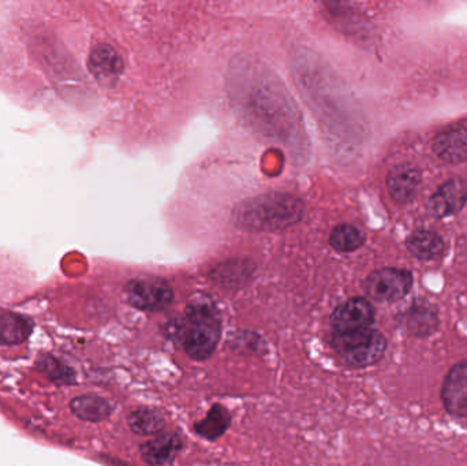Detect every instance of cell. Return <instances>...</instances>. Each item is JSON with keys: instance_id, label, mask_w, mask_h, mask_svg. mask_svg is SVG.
<instances>
[{"instance_id": "cell-1", "label": "cell", "mask_w": 467, "mask_h": 466, "mask_svg": "<svg viewBox=\"0 0 467 466\" xmlns=\"http://www.w3.org/2000/svg\"><path fill=\"white\" fill-rule=\"evenodd\" d=\"M167 336L180 342L183 352L194 361H205L216 352L222 338V319L211 301H192L185 316L167 326Z\"/></svg>"}, {"instance_id": "cell-2", "label": "cell", "mask_w": 467, "mask_h": 466, "mask_svg": "<svg viewBox=\"0 0 467 466\" xmlns=\"http://www.w3.org/2000/svg\"><path fill=\"white\" fill-rule=\"evenodd\" d=\"M304 205L287 194H269L244 202L236 208L234 219L242 227L255 230H276L293 226L301 221Z\"/></svg>"}, {"instance_id": "cell-3", "label": "cell", "mask_w": 467, "mask_h": 466, "mask_svg": "<svg viewBox=\"0 0 467 466\" xmlns=\"http://www.w3.org/2000/svg\"><path fill=\"white\" fill-rule=\"evenodd\" d=\"M332 347L346 366L351 368H367L383 360L386 355V337L375 328H365L348 334H334Z\"/></svg>"}, {"instance_id": "cell-4", "label": "cell", "mask_w": 467, "mask_h": 466, "mask_svg": "<svg viewBox=\"0 0 467 466\" xmlns=\"http://www.w3.org/2000/svg\"><path fill=\"white\" fill-rule=\"evenodd\" d=\"M413 287V275L398 268L373 271L364 281V292L378 303H395L402 300Z\"/></svg>"}, {"instance_id": "cell-5", "label": "cell", "mask_w": 467, "mask_h": 466, "mask_svg": "<svg viewBox=\"0 0 467 466\" xmlns=\"http://www.w3.org/2000/svg\"><path fill=\"white\" fill-rule=\"evenodd\" d=\"M125 297L133 308L159 312L171 305L174 292L163 279L140 278L126 285Z\"/></svg>"}, {"instance_id": "cell-6", "label": "cell", "mask_w": 467, "mask_h": 466, "mask_svg": "<svg viewBox=\"0 0 467 466\" xmlns=\"http://www.w3.org/2000/svg\"><path fill=\"white\" fill-rule=\"evenodd\" d=\"M441 399L450 416L467 420V358L458 361L447 372L441 385Z\"/></svg>"}, {"instance_id": "cell-7", "label": "cell", "mask_w": 467, "mask_h": 466, "mask_svg": "<svg viewBox=\"0 0 467 466\" xmlns=\"http://www.w3.org/2000/svg\"><path fill=\"white\" fill-rule=\"evenodd\" d=\"M375 308L367 298L356 297L337 306L331 315L335 334L354 333L372 327Z\"/></svg>"}, {"instance_id": "cell-8", "label": "cell", "mask_w": 467, "mask_h": 466, "mask_svg": "<svg viewBox=\"0 0 467 466\" xmlns=\"http://www.w3.org/2000/svg\"><path fill=\"white\" fill-rule=\"evenodd\" d=\"M467 202V185L460 178L447 181L428 202V211L435 218H446L462 210Z\"/></svg>"}, {"instance_id": "cell-9", "label": "cell", "mask_w": 467, "mask_h": 466, "mask_svg": "<svg viewBox=\"0 0 467 466\" xmlns=\"http://www.w3.org/2000/svg\"><path fill=\"white\" fill-rule=\"evenodd\" d=\"M183 448V440L178 432H163L142 443L140 448L142 461L150 466L172 464Z\"/></svg>"}, {"instance_id": "cell-10", "label": "cell", "mask_w": 467, "mask_h": 466, "mask_svg": "<svg viewBox=\"0 0 467 466\" xmlns=\"http://www.w3.org/2000/svg\"><path fill=\"white\" fill-rule=\"evenodd\" d=\"M421 185V172L410 163L400 164L389 171L387 188L392 199L398 202H409Z\"/></svg>"}, {"instance_id": "cell-11", "label": "cell", "mask_w": 467, "mask_h": 466, "mask_svg": "<svg viewBox=\"0 0 467 466\" xmlns=\"http://www.w3.org/2000/svg\"><path fill=\"white\" fill-rule=\"evenodd\" d=\"M405 327L409 336L416 338L433 336L439 328L438 309L427 301L413 304L406 315Z\"/></svg>"}, {"instance_id": "cell-12", "label": "cell", "mask_w": 467, "mask_h": 466, "mask_svg": "<svg viewBox=\"0 0 467 466\" xmlns=\"http://www.w3.org/2000/svg\"><path fill=\"white\" fill-rule=\"evenodd\" d=\"M433 150L441 161L461 163L467 161V128L451 129L439 134Z\"/></svg>"}, {"instance_id": "cell-13", "label": "cell", "mask_w": 467, "mask_h": 466, "mask_svg": "<svg viewBox=\"0 0 467 466\" xmlns=\"http://www.w3.org/2000/svg\"><path fill=\"white\" fill-rule=\"evenodd\" d=\"M70 409L81 420L101 423L111 416L112 405L103 397L85 394L71 399Z\"/></svg>"}, {"instance_id": "cell-14", "label": "cell", "mask_w": 467, "mask_h": 466, "mask_svg": "<svg viewBox=\"0 0 467 466\" xmlns=\"http://www.w3.org/2000/svg\"><path fill=\"white\" fill-rule=\"evenodd\" d=\"M128 424L134 434L141 437H158L166 429V419L155 408L142 407L128 416Z\"/></svg>"}, {"instance_id": "cell-15", "label": "cell", "mask_w": 467, "mask_h": 466, "mask_svg": "<svg viewBox=\"0 0 467 466\" xmlns=\"http://www.w3.org/2000/svg\"><path fill=\"white\" fill-rule=\"evenodd\" d=\"M230 426H232V413L223 405L216 404L208 410L207 416L202 420L194 424V431L204 440L213 442L223 437Z\"/></svg>"}, {"instance_id": "cell-16", "label": "cell", "mask_w": 467, "mask_h": 466, "mask_svg": "<svg viewBox=\"0 0 467 466\" xmlns=\"http://www.w3.org/2000/svg\"><path fill=\"white\" fill-rule=\"evenodd\" d=\"M32 323L21 315L0 312V347L22 344L32 334Z\"/></svg>"}, {"instance_id": "cell-17", "label": "cell", "mask_w": 467, "mask_h": 466, "mask_svg": "<svg viewBox=\"0 0 467 466\" xmlns=\"http://www.w3.org/2000/svg\"><path fill=\"white\" fill-rule=\"evenodd\" d=\"M89 68L99 78H112L122 70V60L112 47L100 44L90 52Z\"/></svg>"}, {"instance_id": "cell-18", "label": "cell", "mask_w": 467, "mask_h": 466, "mask_svg": "<svg viewBox=\"0 0 467 466\" xmlns=\"http://www.w3.org/2000/svg\"><path fill=\"white\" fill-rule=\"evenodd\" d=\"M408 249L420 260H433L444 251V241L441 235L430 230H419L408 240Z\"/></svg>"}, {"instance_id": "cell-19", "label": "cell", "mask_w": 467, "mask_h": 466, "mask_svg": "<svg viewBox=\"0 0 467 466\" xmlns=\"http://www.w3.org/2000/svg\"><path fill=\"white\" fill-rule=\"evenodd\" d=\"M332 248L337 252H354L365 243V234L361 229L353 224H340L331 233Z\"/></svg>"}, {"instance_id": "cell-20", "label": "cell", "mask_w": 467, "mask_h": 466, "mask_svg": "<svg viewBox=\"0 0 467 466\" xmlns=\"http://www.w3.org/2000/svg\"><path fill=\"white\" fill-rule=\"evenodd\" d=\"M36 366H37L38 371L43 372L52 380L70 382L74 377V372L70 368H67L65 364L60 363L57 358L51 357V356H40Z\"/></svg>"}]
</instances>
